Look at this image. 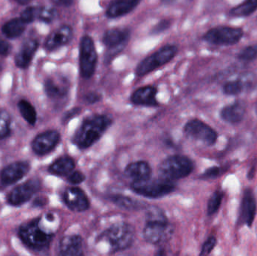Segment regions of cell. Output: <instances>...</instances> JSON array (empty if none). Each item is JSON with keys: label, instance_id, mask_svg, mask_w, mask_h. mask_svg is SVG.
<instances>
[{"label": "cell", "instance_id": "d590c367", "mask_svg": "<svg viewBox=\"0 0 257 256\" xmlns=\"http://www.w3.org/2000/svg\"><path fill=\"white\" fill-rule=\"evenodd\" d=\"M216 243H217V240H216L215 237H209V238L206 240V242L204 243L203 246H202L200 255H206L211 253V251L213 250L214 246H216Z\"/></svg>", "mask_w": 257, "mask_h": 256}, {"label": "cell", "instance_id": "484cf974", "mask_svg": "<svg viewBox=\"0 0 257 256\" xmlns=\"http://www.w3.org/2000/svg\"><path fill=\"white\" fill-rule=\"evenodd\" d=\"M26 23L21 18H14L6 22L2 27L3 34L9 39L19 37L26 28Z\"/></svg>", "mask_w": 257, "mask_h": 256}, {"label": "cell", "instance_id": "d4e9b609", "mask_svg": "<svg viewBox=\"0 0 257 256\" xmlns=\"http://www.w3.org/2000/svg\"><path fill=\"white\" fill-rule=\"evenodd\" d=\"M75 164L73 159L69 156H63L56 160L49 167V172L57 176H66L75 169Z\"/></svg>", "mask_w": 257, "mask_h": 256}, {"label": "cell", "instance_id": "30bf717a", "mask_svg": "<svg viewBox=\"0 0 257 256\" xmlns=\"http://www.w3.org/2000/svg\"><path fill=\"white\" fill-rule=\"evenodd\" d=\"M184 132L189 138L202 141L208 146L215 144L217 139V132L211 126L196 119L190 120L185 125Z\"/></svg>", "mask_w": 257, "mask_h": 256}, {"label": "cell", "instance_id": "d6a6232c", "mask_svg": "<svg viewBox=\"0 0 257 256\" xmlns=\"http://www.w3.org/2000/svg\"><path fill=\"white\" fill-rule=\"evenodd\" d=\"M223 200V194L220 192H214L208 204V214L213 215L219 210Z\"/></svg>", "mask_w": 257, "mask_h": 256}, {"label": "cell", "instance_id": "b9f144b4", "mask_svg": "<svg viewBox=\"0 0 257 256\" xmlns=\"http://www.w3.org/2000/svg\"><path fill=\"white\" fill-rule=\"evenodd\" d=\"M57 4L64 6H70L73 3V0H54Z\"/></svg>", "mask_w": 257, "mask_h": 256}, {"label": "cell", "instance_id": "9a60e30c", "mask_svg": "<svg viewBox=\"0 0 257 256\" xmlns=\"http://www.w3.org/2000/svg\"><path fill=\"white\" fill-rule=\"evenodd\" d=\"M73 37V30L69 25L62 26L60 28L52 32L47 38L45 48L49 51L57 49L67 45Z\"/></svg>", "mask_w": 257, "mask_h": 256}, {"label": "cell", "instance_id": "6da1fadb", "mask_svg": "<svg viewBox=\"0 0 257 256\" xmlns=\"http://www.w3.org/2000/svg\"><path fill=\"white\" fill-rule=\"evenodd\" d=\"M111 125V120L106 115L87 117L75 132L73 143L80 149L89 148L100 139Z\"/></svg>", "mask_w": 257, "mask_h": 256}, {"label": "cell", "instance_id": "f35d334b", "mask_svg": "<svg viewBox=\"0 0 257 256\" xmlns=\"http://www.w3.org/2000/svg\"><path fill=\"white\" fill-rule=\"evenodd\" d=\"M220 169L218 167H212V168L206 170L202 177H205V178H216L220 175Z\"/></svg>", "mask_w": 257, "mask_h": 256}, {"label": "cell", "instance_id": "8d00e7d4", "mask_svg": "<svg viewBox=\"0 0 257 256\" xmlns=\"http://www.w3.org/2000/svg\"><path fill=\"white\" fill-rule=\"evenodd\" d=\"M85 180V176L80 171H74L69 174L68 181L72 184L78 185L83 183Z\"/></svg>", "mask_w": 257, "mask_h": 256}, {"label": "cell", "instance_id": "1f68e13d", "mask_svg": "<svg viewBox=\"0 0 257 256\" xmlns=\"http://www.w3.org/2000/svg\"><path fill=\"white\" fill-rule=\"evenodd\" d=\"M57 15V12L54 8L50 6H45L39 9V16L38 18L45 23H51L55 19Z\"/></svg>", "mask_w": 257, "mask_h": 256}, {"label": "cell", "instance_id": "4fadbf2b", "mask_svg": "<svg viewBox=\"0 0 257 256\" xmlns=\"http://www.w3.org/2000/svg\"><path fill=\"white\" fill-rule=\"evenodd\" d=\"M60 135L57 131H48L38 135L32 143L33 151L39 155L51 152L58 144Z\"/></svg>", "mask_w": 257, "mask_h": 256}, {"label": "cell", "instance_id": "5b68a950", "mask_svg": "<svg viewBox=\"0 0 257 256\" xmlns=\"http://www.w3.org/2000/svg\"><path fill=\"white\" fill-rule=\"evenodd\" d=\"M19 235L27 246L36 251L48 249L54 237L41 228L38 219L24 224L20 228Z\"/></svg>", "mask_w": 257, "mask_h": 256}, {"label": "cell", "instance_id": "7c38bea8", "mask_svg": "<svg viewBox=\"0 0 257 256\" xmlns=\"http://www.w3.org/2000/svg\"><path fill=\"white\" fill-rule=\"evenodd\" d=\"M65 204L74 212H84L90 207V201L82 189L71 187L65 191L63 195Z\"/></svg>", "mask_w": 257, "mask_h": 256}, {"label": "cell", "instance_id": "277c9868", "mask_svg": "<svg viewBox=\"0 0 257 256\" xmlns=\"http://www.w3.org/2000/svg\"><path fill=\"white\" fill-rule=\"evenodd\" d=\"M133 192L148 198H159L172 193L175 189L174 181L166 179H147L140 181H133L131 185Z\"/></svg>", "mask_w": 257, "mask_h": 256}, {"label": "cell", "instance_id": "83f0119b", "mask_svg": "<svg viewBox=\"0 0 257 256\" xmlns=\"http://www.w3.org/2000/svg\"><path fill=\"white\" fill-rule=\"evenodd\" d=\"M18 106L24 120L30 124L34 125L36 122V111L34 107L26 100L20 101Z\"/></svg>", "mask_w": 257, "mask_h": 256}, {"label": "cell", "instance_id": "2e32d148", "mask_svg": "<svg viewBox=\"0 0 257 256\" xmlns=\"http://www.w3.org/2000/svg\"><path fill=\"white\" fill-rule=\"evenodd\" d=\"M30 170V165L24 162H18L11 164L2 171L0 180L4 185L13 184L21 180Z\"/></svg>", "mask_w": 257, "mask_h": 256}, {"label": "cell", "instance_id": "ba28073f", "mask_svg": "<svg viewBox=\"0 0 257 256\" xmlns=\"http://www.w3.org/2000/svg\"><path fill=\"white\" fill-rule=\"evenodd\" d=\"M244 36L242 29L238 27L219 26L208 30L203 36L208 43L215 45H233L239 42Z\"/></svg>", "mask_w": 257, "mask_h": 256}, {"label": "cell", "instance_id": "e0dca14e", "mask_svg": "<svg viewBox=\"0 0 257 256\" xmlns=\"http://www.w3.org/2000/svg\"><path fill=\"white\" fill-rule=\"evenodd\" d=\"M157 90L152 86L140 87L135 90L132 94L130 100L134 105L142 106H157L158 102L156 99Z\"/></svg>", "mask_w": 257, "mask_h": 256}, {"label": "cell", "instance_id": "ac0fdd59", "mask_svg": "<svg viewBox=\"0 0 257 256\" xmlns=\"http://www.w3.org/2000/svg\"><path fill=\"white\" fill-rule=\"evenodd\" d=\"M39 43L33 39H27L21 45L15 56V64L18 67L27 68L31 63L35 53L37 51Z\"/></svg>", "mask_w": 257, "mask_h": 256}, {"label": "cell", "instance_id": "3957f363", "mask_svg": "<svg viewBox=\"0 0 257 256\" xmlns=\"http://www.w3.org/2000/svg\"><path fill=\"white\" fill-rule=\"evenodd\" d=\"M193 163L184 156L175 155L163 160L159 166V174L162 178L174 181L184 178L193 171Z\"/></svg>", "mask_w": 257, "mask_h": 256}, {"label": "cell", "instance_id": "ee69618b", "mask_svg": "<svg viewBox=\"0 0 257 256\" xmlns=\"http://www.w3.org/2000/svg\"><path fill=\"white\" fill-rule=\"evenodd\" d=\"M162 3H164V4H170V3H173L175 0H161Z\"/></svg>", "mask_w": 257, "mask_h": 256}, {"label": "cell", "instance_id": "d6986e66", "mask_svg": "<svg viewBox=\"0 0 257 256\" xmlns=\"http://www.w3.org/2000/svg\"><path fill=\"white\" fill-rule=\"evenodd\" d=\"M60 254L65 256L83 255V241L80 236H66L60 243Z\"/></svg>", "mask_w": 257, "mask_h": 256}, {"label": "cell", "instance_id": "7402d4cb", "mask_svg": "<svg viewBox=\"0 0 257 256\" xmlns=\"http://www.w3.org/2000/svg\"><path fill=\"white\" fill-rule=\"evenodd\" d=\"M151 167L144 161L132 162L128 164L126 169L125 174L128 177L133 180V181H140V180H147L150 178L151 176Z\"/></svg>", "mask_w": 257, "mask_h": 256}, {"label": "cell", "instance_id": "f546056e", "mask_svg": "<svg viewBox=\"0 0 257 256\" xmlns=\"http://www.w3.org/2000/svg\"><path fill=\"white\" fill-rule=\"evenodd\" d=\"M223 93L228 96H236L240 94L244 90V84L241 81H232L223 86Z\"/></svg>", "mask_w": 257, "mask_h": 256}, {"label": "cell", "instance_id": "836d02e7", "mask_svg": "<svg viewBox=\"0 0 257 256\" xmlns=\"http://www.w3.org/2000/svg\"><path fill=\"white\" fill-rule=\"evenodd\" d=\"M39 7H35V6H30V7L26 8L21 14V19L26 24L32 22L34 21L36 18L39 16Z\"/></svg>", "mask_w": 257, "mask_h": 256}, {"label": "cell", "instance_id": "7bdbcfd3", "mask_svg": "<svg viewBox=\"0 0 257 256\" xmlns=\"http://www.w3.org/2000/svg\"><path fill=\"white\" fill-rule=\"evenodd\" d=\"M18 3H21V4H27V3L31 2L32 0H16Z\"/></svg>", "mask_w": 257, "mask_h": 256}, {"label": "cell", "instance_id": "4dcf8cb0", "mask_svg": "<svg viewBox=\"0 0 257 256\" xmlns=\"http://www.w3.org/2000/svg\"><path fill=\"white\" fill-rule=\"evenodd\" d=\"M10 122V116L7 111H0V139H3L9 135Z\"/></svg>", "mask_w": 257, "mask_h": 256}, {"label": "cell", "instance_id": "cb8c5ba5", "mask_svg": "<svg viewBox=\"0 0 257 256\" xmlns=\"http://www.w3.org/2000/svg\"><path fill=\"white\" fill-rule=\"evenodd\" d=\"M245 108L241 103L232 104L225 107L220 112L221 118L229 123H238L244 119Z\"/></svg>", "mask_w": 257, "mask_h": 256}, {"label": "cell", "instance_id": "8992f818", "mask_svg": "<svg viewBox=\"0 0 257 256\" xmlns=\"http://www.w3.org/2000/svg\"><path fill=\"white\" fill-rule=\"evenodd\" d=\"M178 52L175 45H167L160 48L157 52L148 56L136 66V73L138 76H143L161 67L172 60Z\"/></svg>", "mask_w": 257, "mask_h": 256}, {"label": "cell", "instance_id": "f1b7e54d", "mask_svg": "<svg viewBox=\"0 0 257 256\" xmlns=\"http://www.w3.org/2000/svg\"><path fill=\"white\" fill-rule=\"evenodd\" d=\"M112 201L118 207L127 209V210H136L142 207V204H140L139 201L132 199L128 197L121 196V195H116L112 198Z\"/></svg>", "mask_w": 257, "mask_h": 256}, {"label": "cell", "instance_id": "ffe728a7", "mask_svg": "<svg viewBox=\"0 0 257 256\" xmlns=\"http://www.w3.org/2000/svg\"><path fill=\"white\" fill-rule=\"evenodd\" d=\"M141 0H113L106 10L107 17L120 18L127 15L140 3Z\"/></svg>", "mask_w": 257, "mask_h": 256}, {"label": "cell", "instance_id": "74e56055", "mask_svg": "<svg viewBox=\"0 0 257 256\" xmlns=\"http://www.w3.org/2000/svg\"><path fill=\"white\" fill-rule=\"evenodd\" d=\"M169 27H170V21L168 20H162L158 24L154 26V28L151 30V33L154 35L159 34V33L167 30Z\"/></svg>", "mask_w": 257, "mask_h": 256}, {"label": "cell", "instance_id": "44dd1931", "mask_svg": "<svg viewBox=\"0 0 257 256\" xmlns=\"http://www.w3.org/2000/svg\"><path fill=\"white\" fill-rule=\"evenodd\" d=\"M256 202L251 191H247L241 204V219L249 227L253 225L256 216Z\"/></svg>", "mask_w": 257, "mask_h": 256}, {"label": "cell", "instance_id": "ab89813d", "mask_svg": "<svg viewBox=\"0 0 257 256\" xmlns=\"http://www.w3.org/2000/svg\"><path fill=\"white\" fill-rule=\"evenodd\" d=\"M10 51V45L6 41L0 39V56H6Z\"/></svg>", "mask_w": 257, "mask_h": 256}, {"label": "cell", "instance_id": "5bb4252c", "mask_svg": "<svg viewBox=\"0 0 257 256\" xmlns=\"http://www.w3.org/2000/svg\"><path fill=\"white\" fill-rule=\"evenodd\" d=\"M130 39V30L126 28H113L104 34V45L111 51H120Z\"/></svg>", "mask_w": 257, "mask_h": 256}, {"label": "cell", "instance_id": "60d3db41", "mask_svg": "<svg viewBox=\"0 0 257 256\" xmlns=\"http://www.w3.org/2000/svg\"><path fill=\"white\" fill-rule=\"evenodd\" d=\"M99 99H100V96L97 93H89L87 96H86V101L90 102V103H94V102H98Z\"/></svg>", "mask_w": 257, "mask_h": 256}, {"label": "cell", "instance_id": "52a82bcc", "mask_svg": "<svg viewBox=\"0 0 257 256\" xmlns=\"http://www.w3.org/2000/svg\"><path fill=\"white\" fill-rule=\"evenodd\" d=\"M79 61L81 76L91 78L96 71L98 55L94 42L90 36H83L80 42Z\"/></svg>", "mask_w": 257, "mask_h": 256}, {"label": "cell", "instance_id": "8fae6325", "mask_svg": "<svg viewBox=\"0 0 257 256\" xmlns=\"http://www.w3.org/2000/svg\"><path fill=\"white\" fill-rule=\"evenodd\" d=\"M40 189V182L36 179L29 180L24 184L15 188L9 195V202L12 205L18 206L28 201Z\"/></svg>", "mask_w": 257, "mask_h": 256}, {"label": "cell", "instance_id": "7a4b0ae2", "mask_svg": "<svg viewBox=\"0 0 257 256\" xmlns=\"http://www.w3.org/2000/svg\"><path fill=\"white\" fill-rule=\"evenodd\" d=\"M135 231L133 226L125 222L114 224L99 237L105 240L114 252L123 251L131 246L134 241Z\"/></svg>", "mask_w": 257, "mask_h": 256}, {"label": "cell", "instance_id": "4316f807", "mask_svg": "<svg viewBox=\"0 0 257 256\" xmlns=\"http://www.w3.org/2000/svg\"><path fill=\"white\" fill-rule=\"evenodd\" d=\"M257 10V0H245L231 9L230 15L235 17H246Z\"/></svg>", "mask_w": 257, "mask_h": 256}, {"label": "cell", "instance_id": "e575fe53", "mask_svg": "<svg viewBox=\"0 0 257 256\" xmlns=\"http://www.w3.org/2000/svg\"><path fill=\"white\" fill-rule=\"evenodd\" d=\"M238 58L244 61H250L257 58V47L248 46L244 48L238 54Z\"/></svg>", "mask_w": 257, "mask_h": 256}, {"label": "cell", "instance_id": "603a6c76", "mask_svg": "<svg viewBox=\"0 0 257 256\" xmlns=\"http://www.w3.org/2000/svg\"><path fill=\"white\" fill-rule=\"evenodd\" d=\"M46 94L52 99L64 97L68 93V85L63 79L48 78L45 84Z\"/></svg>", "mask_w": 257, "mask_h": 256}, {"label": "cell", "instance_id": "9c48e42d", "mask_svg": "<svg viewBox=\"0 0 257 256\" xmlns=\"http://www.w3.org/2000/svg\"><path fill=\"white\" fill-rule=\"evenodd\" d=\"M174 233V228L167 219L147 220L143 231L145 240L153 245L162 244L170 240Z\"/></svg>", "mask_w": 257, "mask_h": 256}]
</instances>
